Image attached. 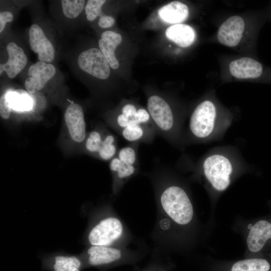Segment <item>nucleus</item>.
<instances>
[{"label":"nucleus","mask_w":271,"mask_h":271,"mask_svg":"<svg viewBox=\"0 0 271 271\" xmlns=\"http://www.w3.org/2000/svg\"><path fill=\"white\" fill-rule=\"evenodd\" d=\"M162 207L174 222L180 225L188 224L193 216V208L186 192L181 187L171 186L160 197Z\"/></svg>","instance_id":"f257e3e1"},{"label":"nucleus","mask_w":271,"mask_h":271,"mask_svg":"<svg viewBox=\"0 0 271 271\" xmlns=\"http://www.w3.org/2000/svg\"><path fill=\"white\" fill-rule=\"evenodd\" d=\"M122 232V224L118 218L104 216L90 225L83 240L88 245L112 246L121 236Z\"/></svg>","instance_id":"f03ea898"},{"label":"nucleus","mask_w":271,"mask_h":271,"mask_svg":"<svg viewBox=\"0 0 271 271\" xmlns=\"http://www.w3.org/2000/svg\"><path fill=\"white\" fill-rule=\"evenodd\" d=\"M205 177L217 191L225 190L229 185L232 166L230 160L222 155L208 157L203 164Z\"/></svg>","instance_id":"7ed1b4c3"},{"label":"nucleus","mask_w":271,"mask_h":271,"mask_svg":"<svg viewBox=\"0 0 271 271\" xmlns=\"http://www.w3.org/2000/svg\"><path fill=\"white\" fill-rule=\"evenodd\" d=\"M216 116L214 104L208 100L202 102L197 106L191 116L189 127L191 132L198 138H207L214 129Z\"/></svg>","instance_id":"20e7f679"},{"label":"nucleus","mask_w":271,"mask_h":271,"mask_svg":"<svg viewBox=\"0 0 271 271\" xmlns=\"http://www.w3.org/2000/svg\"><path fill=\"white\" fill-rule=\"evenodd\" d=\"M151 119L148 110L143 108L138 109L134 104L127 103L117 116L116 124L122 136L131 131H145V126L151 123Z\"/></svg>","instance_id":"39448f33"},{"label":"nucleus","mask_w":271,"mask_h":271,"mask_svg":"<svg viewBox=\"0 0 271 271\" xmlns=\"http://www.w3.org/2000/svg\"><path fill=\"white\" fill-rule=\"evenodd\" d=\"M82 71L99 79H106L110 75V66L106 58L97 48H92L81 53L77 59Z\"/></svg>","instance_id":"423d86ee"},{"label":"nucleus","mask_w":271,"mask_h":271,"mask_svg":"<svg viewBox=\"0 0 271 271\" xmlns=\"http://www.w3.org/2000/svg\"><path fill=\"white\" fill-rule=\"evenodd\" d=\"M148 111L153 123L161 131L171 130L174 124L171 108L167 101L161 97L154 95L148 99Z\"/></svg>","instance_id":"0eeeda50"},{"label":"nucleus","mask_w":271,"mask_h":271,"mask_svg":"<svg viewBox=\"0 0 271 271\" xmlns=\"http://www.w3.org/2000/svg\"><path fill=\"white\" fill-rule=\"evenodd\" d=\"M56 69L50 63L39 61L30 66L29 77L25 82V86L30 93L41 90L47 82L55 75Z\"/></svg>","instance_id":"6e6552de"},{"label":"nucleus","mask_w":271,"mask_h":271,"mask_svg":"<svg viewBox=\"0 0 271 271\" xmlns=\"http://www.w3.org/2000/svg\"><path fill=\"white\" fill-rule=\"evenodd\" d=\"M64 120L71 139L81 143L86 138V123L82 107L77 103H71L67 107Z\"/></svg>","instance_id":"1a4fd4ad"},{"label":"nucleus","mask_w":271,"mask_h":271,"mask_svg":"<svg viewBox=\"0 0 271 271\" xmlns=\"http://www.w3.org/2000/svg\"><path fill=\"white\" fill-rule=\"evenodd\" d=\"M243 19L238 16L228 18L220 26L217 39L219 42L226 46L234 47L240 42L244 30Z\"/></svg>","instance_id":"9d476101"},{"label":"nucleus","mask_w":271,"mask_h":271,"mask_svg":"<svg viewBox=\"0 0 271 271\" xmlns=\"http://www.w3.org/2000/svg\"><path fill=\"white\" fill-rule=\"evenodd\" d=\"M29 43L32 50L38 54L40 61L46 63L53 60L55 56L53 46L37 24H33L30 27Z\"/></svg>","instance_id":"9b49d317"},{"label":"nucleus","mask_w":271,"mask_h":271,"mask_svg":"<svg viewBox=\"0 0 271 271\" xmlns=\"http://www.w3.org/2000/svg\"><path fill=\"white\" fill-rule=\"evenodd\" d=\"M87 263L92 266L112 263L121 256L120 249L112 246L88 245L81 253Z\"/></svg>","instance_id":"f8f14e48"},{"label":"nucleus","mask_w":271,"mask_h":271,"mask_svg":"<svg viewBox=\"0 0 271 271\" xmlns=\"http://www.w3.org/2000/svg\"><path fill=\"white\" fill-rule=\"evenodd\" d=\"M229 69L231 74L239 79L260 78L265 70L258 61L250 57H242L230 62Z\"/></svg>","instance_id":"ddd939ff"},{"label":"nucleus","mask_w":271,"mask_h":271,"mask_svg":"<svg viewBox=\"0 0 271 271\" xmlns=\"http://www.w3.org/2000/svg\"><path fill=\"white\" fill-rule=\"evenodd\" d=\"M9 59L7 62L0 65V74L5 71L10 78H15L25 67L27 57L23 49L14 42L9 43L7 46Z\"/></svg>","instance_id":"4468645a"},{"label":"nucleus","mask_w":271,"mask_h":271,"mask_svg":"<svg viewBox=\"0 0 271 271\" xmlns=\"http://www.w3.org/2000/svg\"><path fill=\"white\" fill-rule=\"evenodd\" d=\"M269 239H271V223L264 220L258 221L249 231L246 240L247 247L251 252H258Z\"/></svg>","instance_id":"2eb2a0df"},{"label":"nucleus","mask_w":271,"mask_h":271,"mask_svg":"<svg viewBox=\"0 0 271 271\" xmlns=\"http://www.w3.org/2000/svg\"><path fill=\"white\" fill-rule=\"evenodd\" d=\"M122 40L121 36L111 31L104 32L98 44L100 50L106 58L110 67L113 69L119 67V62L115 55V50Z\"/></svg>","instance_id":"dca6fc26"},{"label":"nucleus","mask_w":271,"mask_h":271,"mask_svg":"<svg viewBox=\"0 0 271 271\" xmlns=\"http://www.w3.org/2000/svg\"><path fill=\"white\" fill-rule=\"evenodd\" d=\"M158 15L164 22L175 25L180 24L187 19L189 10L184 3L174 1L161 7L158 10Z\"/></svg>","instance_id":"f3484780"},{"label":"nucleus","mask_w":271,"mask_h":271,"mask_svg":"<svg viewBox=\"0 0 271 271\" xmlns=\"http://www.w3.org/2000/svg\"><path fill=\"white\" fill-rule=\"evenodd\" d=\"M166 35L168 39L184 48L191 45L196 38V33L193 28L184 24L170 26L166 31Z\"/></svg>","instance_id":"a211bd4d"},{"label":"nucleus","mask_w":271,"mask_h":271,"mask_svg":"<svg viewBox=\"0 0 271 271\" xmlns=\"http://www.w3.org/2000/svg\"><path fill=\"white\" fill-rule=\"evenodd\" d=\"M80 256L62 252L51 256L54 271H80L82 263Z\"/></svg>","instance_id":"6ab92c4d"},{"label":"nucleus","mask_w":271,"mask_h":271,"mask_svg":"<svg viewBox=\"0 0 271 271\" xmlns=\"http://www.w3.org/2000/svg\"><path fill=\"white\" fill-rule=\"evenodd\" d=\"M7 100L14 109L17 111L30 110L32 106V100L23 90H17L7 94Z\"/></svg>","instance_id":"aec40b11"},{"label":"nucleus","mask_w":271,"mask_h":271,"mask_svg":"<svg viewBox=\"0 0 271 271\" xmlns=\"http://www.w3.org/2000/svg\"><path fill=\"white\" fill-rule=\"evenodd\" d=\"M270 265L261 258H250L239 260L233 264L231 271H268Z\"/></svg>","instance_id":"412c9836"},{"label":"nucleus","mask_w":271,"mask_h":271,"mask_svg":"<svg viewBox=\"0 0 271 271\" xmlns=\"http://www.w3.org/2000/svg\"><path fill=\"white\" fill-rule=\"evenodd\" d=\"M109 168L117 178L124 179L130 177L135 173L136 165L123 162L117 157H114L110 160Z\"/></svg>","instance_id":"4be33fe9"},{"label":"nucleus","mask_w":271,"mask_h":271,"mask_svg":"<svg viewBox=\"0 0 271 271\" xmlns=\"http://www.w3.org/2000/svg\"><path fill=\"white\" fill-rule=\"evenodd\" d=\"M83 0H63L61 1L64 15L68 18L74 19L81 13L85 5Z\"/></svg>","instance_id":"5701e85b"},{"label":"nucleus","mask_w":271,"mask_h":271,"mask_svg":"<svg viewBox=\"0 0 271 271\" xmlns=\"http://www.w3.org/2000/svg\"><path fill=\"white\" fill-rule=\"evenodd\" d=\"M115 138L112 134L104 137V144L97 155L102 160H111L116 153Z\"/></svg>","instance_id":"b1692460"},{"label":"nucleus","mask_w":271,"mask_h":271,"mask_svg":"<svg viewBox=\"0 0 271 271\" xmlns=\"http://www.w3.org/2000/svg\"><path fill=\"white\" fill-rule=\"evenodd\" d=\"M104 137L97 130L90 132L85 141L86 150L91 153L97 155L103 145Z\"/></svg>","instance_id":"393cba45"},{"label":"nucleus","mask_w":271,"mask_h":271,"mask_svg":"<svg viewBox=\"0 0 271 271\" xmlns=\"http://www.w3.org/2000/svg\"><path fill=\"white\" fill-rule=\"evenodd\" d=\"M106 2L104 0H89L85 7V12L87 19L94 21L101 13V8Z\"/></svg>","instance_id":"a878e982"},{"label":"nucleus","mask_w":271,"mask_h":271,"mask_svg":"<svg viewBox=\"0 0 271 271\" xmlns=\"http://www.w3.org/2000/svg\"><path fill=\"white\" fill-rule=\"evenodd\" d=\"M120 161L136 165L137 163V153L134 148L127 146L121 148L118 152L116 156Z\"/></svg>","instance_id":"bb28decb"},{"label":"nucleus","mask_w":271,"mask_h":271,"mask_svg":"<svg viewBox=\"0 0 271 271\" xmlns=\"http://www.w3.org/2000/svg\"><path fill=\"white\" fill-rule=\"evenodd\" d=\"M11 106L7 98V94H4L0 98V114L5 119H8L11 115Z\"/></svg>","instance_id":"cd10ccee"},{"label":"nucleus","mask_w":271,"mask_h":271,"mask_svg":"<svg viewBox=\"0 0 271 271\" xmlns=\"http://www.w3.org/2000/svg\"><path fill=\"white\" fill-rule=\"evenodd\" d=\"M13 14L9 11H3L0 13V32L2 33L7 22H10L13 20Z\"/></svg>","instance_id":"c85d7f7f"},{"label":"nucleus","mask_w":271,"mask_h":271,"mask_svg":"<svg viewBox=\"0 0 271 271\" xmlns=\"http://www.w3.org/2000/svg\"><path fill=\"white\" fill-rule=\"evenodd\" d=\"M114 19L110 16L102 15L98 21V25L102 28H108L111 27L114 23Z\"/></svg>","instance_id":"c756f323"}]
</instances>
